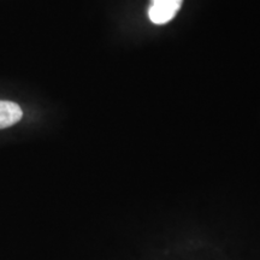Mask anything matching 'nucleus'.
I'll return each instance as SVG.
<instances>
[{"instance_id": "nucleus-1", "label": "nucleus", "mask_w": 260, "mask_h": 260, "mask_svg": "<svg viewBox=\"0 0 260 260\" xmlns=\"http://www.w3.org/2000/svg\"><path fill=\"white\" fill-rule=\"evenodd\" d=\"M182 5V0H152L148 9L149 19L155 24L168 23L175 17Z\"/></svg>"}, {"instance_id": "nucleus-2", "label": "nucleus", "mask_w": 260, "mask_h": 260, "mask_svg": "<svg viewBox=\"0 0 260 260\" xmlns=\"http://www.w3.org/2000/svg\"><path fill=\"white\" fill-rule=\"evenodd\" d=\"M23 112L16 103L0 102V129L9 128L21 121Z\"/></svg>"}]
</instances>
